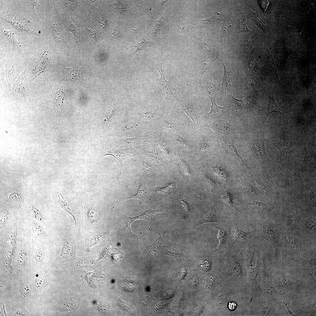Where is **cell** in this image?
Masks as SVG:
<instances>
[{
  "label": "cell",
  "mask_w": 316,
  "mask_h": 316,
  "mask_svg": "<svg viewBox=\"0 0 316 316\" xmlns=\"http://www.w3.org/2000/svg\"><path fill=\"white\" fill-rule=\"evenodd\" d=\"M160 127L169 134L176 133L187 137H191L197 130L191 120L172 115L162 121Z\"/></svg>",
  "instance_id": "1"
},
{
  "label": "cell",
  "mask_w": 316,
  "mask_h": 316,
  "mask_svg": "<svg viewBox=\"0 0 316 316\" xmlns=\"http://www.w3.org/2000/svg\"><path fill=\"white\" fill-rule=\"evenodd\" d=\"M265 142L264 134L261 129L247 145L253 156L263 162L269 160L265 151Z\"/></svg>",
  "instance_id": "2"
},
{
  "label": "cell",
  "mask_w": 316,
  "mask_h": 316,
  "mask_svg": "<svg viewBox=\"0 0 316 316\" xmlns=\"http://www.w3.org/2000/svg\"><path fill=\"white\" fill-rule=\"evenodd\" d=\"M50 100L54 107L57 117V123L59 122L63 102L65 96L64 89L62 85L56 84L50 94Z\"/></svg>",
  "instance_id": "3"
},
{
  "label": "cell",
  "mask_w": 316,
  "mask_h": 316,
  "mask_svg": "<svg viewBox=\"0 0 316 316\" xmlns=\"http://www.w3.org/2000/svg\"><path fill=\"white\" fill-rule=\"evenodd\" d=\"M262 236L269 241L276 251H278L281 245V239L277 229L274 224L268 223L262 227Z\"/></svg>",
  "instance_id": "4"
},
{
  "label": "cell",
  "mask_w": 316,
  "mask_h": 316,
  "mask_svg": "<svg viewBox=\"0 0 316 316\" xmlns=\"http://www.w3.org/2000/svg\"><path fill=\"white\" fill-rule=\"evenodd\" d=\"M12 90L15 94H19L25 97L30 95L28 74L26 70L21 73L13 84Z\"/></svg>",
  "instance_id": "5"
},
{
  "label": "cell",
  "mask_w": 316,
  "mask_h": 316,
  "mask_svg": "<svg viewBox=\"0 0 316 316\" xmlns=\"http://www.w3.org/2000/svg\"><path fill=\"white\" fill-rule=\"evenodd\" d=\"M169 135L175 149L180 150L194 148L192 136L185 137L176 133H172Z\"/></svg>",
  "instance_id": "6"
},
{
  "label": "cell",
  "mask_w": 316,
  "mask_h": 316,
  "mask_svg": "<svg viewBox=\"0 0 316 316\" xmlns=\"http://www.w3.org/2000/svg\"><path fill=\"white\" fill-rule=\"evenodd\" d=\"M164 212H168L167 210L165 209L154 210L150 209L146 210L143 214L135 217H126L123 219L126 225L125 230L129 232L133 236H136L131 231L130 227L131 224L134 221L139 219L149 220L151 219L157 213Z\"/></svg>",
  "instance_id": "7"
},
{
  "label": "cell",
  "mask_w": 316,
  "mask_h": 316,
  "mask_svg": "<svg viewBox=\"0 0 316 316\" xmlns=\"http://www.w3.org/2000/svg\"><path fill=\"white\" fill-rule=\"evenodd\" d=\"M155 138V140L167 158L171 160L170 152L172 149L175 148L171 140L169 134L168 133L167 134H164L159 132L157 133Z\"/></svg>",
  "instance_id": "8"
},
{
  "label": "cell",
  "mask_w": 316,
  "mask_h": 316,
  "mask_svg": "<svg viewBox=\"0 0 316 316\" xmlns=\"http://www.w3.org/2000/svg\"><path fill=\"white\" fill-rule=\"evenodd\" d=\"M11 24L16 29L20 31L36 34L37 31L36 26L32 24L30 21L22 20L18 18L11 19L10 20H5Z\"/></svg>",
  "instance_id": "9"
},
{
  "label": "cell",
  "mask_w": 316,
  "mask_h": 316,
  "mask_svg": "<svg viewBox=\"0 0 316 316\" xmlns=\"http://www.w3.org/2000/svg\"><path fill=\"white\" fill-rule=\"evenodd\" d=\"M139 184L136 194L131 195L128 199H138L148 204L150 200L151 195L146 186L145 180L139 176Z\"/></svg>",
  "instance_id": "10"
},
{
  "label": "cell",
  "mask_w": 316,
  "mask_h": 316,
  "mask_svg": "<svg viewBox=\"0 0 316 316\" xmlns=\"http://www.w3.org/2000/svg\"><path fill=\"white\" fill-rule=\"evenodd\" d=\"M178 106L191 119L196 130L200 129L201 126L200 117L197 111L193 107L184 101L180 100H178Z\"/></svg>",
  "instance_id": "11"
},
{
  "label": "cell",
  "mask_w": 316,
  "mask_h": 316,
  "mask_svg": "<svg viewBox=\"0 0 316 316\" xmlns=\"http://www.w3.org/2000/svg\"><path fill=\"white\" fill-rule=\"evenodd\" d=\"M162 63H159L157 65V70L160 74L159 83L163 90L166 100L169 103L171 100L172 95L175 97L172 91H176L171 83L166 79L162 69Z\"/></svg>",
  "instance_id": "12"
},
{
  "label": "cell",
  "mask_w": 316,
  "mask_h": 316,
  "mask_svg": "<svg viewBox=\"0 0 316 316\" xmlns=\"http://www.w3.org/2000/svg\"><path fill=\"white\" fill-rule=\"evenodd\" d=\"M272 145L280 152L281 164L285 167L289 168V154L290 147L288 143L284 141L276 142L273 141Z\"/></svg>",
  "instance_id": "13"
},
{
  "label": "cell",
  "mask_w": 316,
  "mask_h": 316,
  "mask_svg": "<svg viewBox=\"0 0 316 316\" xmlns=\"http://www.w3.org/2000/svg\"><path fill=\"white\" fill-rule=\"evenodd\" d=\"M50 23L51 34L54 40L55 45L62 50H65L66 43L62 32L55 22L51 21Z\"/></svg>",
  "instance_id": "14"
},
{
  "label": "cell",
  "mask_w": 316,
  "mask_h": 316,
  "mask_svg": "<svg viewBox=\"0 0 316 316\" xmlns=\"http://www.w3.org/2000/svg\"><path fill=\"white\" fill-rule=\"evenodd\" d=\"M221 139L225 144L230 155L243 166L248 169H250V168L245 164L243 158L238 153L235 146V143L232 138L228 137L225 138L224 136H222Z\"/></svg>",
  "instance_id": "15"
},
{
  "label": "cell",
  "mask_w": 316,
  "mask_h": 316,
  "mask_svg": "<svg viewBox=\"0 0 316 316\" xmlns=\"http://www.w3.org/2000/svg\"><path fill=\"white\" fill-rule=\"evenodd\" d=\"M104 153L105 154L104 156L107 155H111L114 157L120 162L121 167L119 174L118 178L119 179L121 174L123 162L127 159L133 157L132 152L127 149H119L110 150L107 151Z\"/></svg>",
  "instance_id": "16"
},
{
  "label": "cell",
  "mask_w": 316,
  "mask_h": 316,
  "mask_svg": "<svg viewBox=\"0 0 316 316\" xmlns=\"http://www.w3.org/2000/svg\"><path fill=\"white\" fill-rule=\"evenodd\" d=\"M154 43L146 40L139 32L135 35V38L131 44V51L134 52H137L152 45Z\"/></svg>",
  "instance_id": "17"
},
{
  "label": "cell",
  "mask_w": 316,
  "mask_h": 316,
  "mask_svg": "<svg viewBox=\"0 0 316 316\" xmlns=\"http://www.w3.org/2000/svg\"><path fill=\"white\" fill-rule=\"evenodd\" d=\"M285 223L287 229L292 234L297 236L300 234L301 231L299 221L296 217L291 215L288 216L286 218Z\"/></svg>",
  "instance_id": "18"
},
{
  "label": "cell",
  "mask_w": 316,
  "mask_h": 316,
  "mask_svg": "<svg viewBox=\"0 0 316 316\" xmlns=\"http://www.w3.org/2000/svg\"><path fill=\"white\" fill-rule=\"evenodd\" d=\"M211 100L212 102L211 110L207 114L209 117L219 116H221L224 111V107L218 106L216 102V95L213 96H207Z\"/></svg>",
  "instance_id": "19"
},
{
  "label": "cell",
  "mask_w": 316,
  "mask_h": 316,
  "mask_svg": "<svg viewBox=\"0 0 316 316\" xmlns=\"http://www.w3.org/2000/svg\"><path fill=\"white\" fill-rule=\"evenodd\" d=\"M269 102L267 108V113L263 124L265 122L268 116L271 113L274 112H279L283 115L284 113L279 108L276 102L273 95L270 93L269 94Z\"/></svg>",
  "instance_id": "20"
},
{
  "label": "cell",
  "mask_w": 316,
  "mask_h": 316,
  "mask_svg": "<svg viewBox=\"0 0 316 316\" xmlns=\"http://www.w3.org/2000/svg\"><path fill=\"white\" fill-rule=\"evenodd\" d=\"M305 156L301 165V168L303 170H310L314 168L315 166V157L309 154L305 150Z\"/></svg>",
  "instance_id": "21"
},
{
  "label": "cell",
  "mask_w": 316,
  "mask_h": 316,
  "mask_svg": "<svg viewBox=\"0 0 316 316\" xmlns=\"http://www.w3.org/2000/svg\"><path fill=\"white\" fill-rule=\"evenodd\" d=\"M209 222L219 223L216 214L212 211H210L202 216L198 220L196 226Z\"/></svg>",
  "instance_id": "22"
},
{
  "label": "cell",
  "mask_w": 316,
  "mask_h": 316,
  "mask_svg": "<svg viewBox=\"0 0 316 316\" xmlns=\"http://www.w3.org/2000/svg\"><path fill=\"white\" fill-rule=\"evenodd\" d=\"M247 204L251 208L257 212L261 216L265 214L267 210L266 205L262 202L257 201H254L248 203Z\"/></svg>",
  "instance_id": "23"
},
{
  "label": "cell",
  "mask_w": 316,
  "mask_h": 316,
  "mask_svg": "<svg viewBox=\"0 0 316 316\" xmlns=\"http://www.w3.org/2000/svg\"><path fill=\"white\" fill-rule=\"evenodd\" d=\"M217 228L219 230L218 239L220 242L217 249H220L226 244L228 241V234L225 228L220 227H217Z\"/></svg>",
  "instance_id": "24"
},
{
  "label": "cell",
  "mask_w": 316,
  "mask_h": 316,
  "mask_svg": "<svg viewBox=\"0 0 316 316\" xmlns=\"http://www.w3.org/2000/svg\"><path fill=\"white\" fill-rule=\"evenodd\" d=\"M46 55H44V54H43L40 56L39 59L35 63L33 70V71L37 72L36 73L37 75V71L39 72L40 73L41 72H43L44 70H45L44 69L46 68Z\"/></svg>",
  "instance_id": "25"
},
{
  "label": "cell",
  "mask_w": 316,
  "mask_h": 316,
  "mask_svg": "<svg viewBox=\"0 0 316 316\" xmlns=\"http://www.w3.org/2000/svg\"><path fill=\"white\" fill-rule=\"evenodd\" d=\"M59 202L60 203L62 207L66 211L69 213L73 217L74 219L75 223L76 219L75 217V214L72 205L68 201L64 199L62 196L61 195V197H60L59 194Z\"/></svg>",
  "instance_id": "26"
},
{
  "label": "cell",
  "mask_w": 316,
  "mask_h": 316,
  "mask_svg": "<svg viewBox=\"0 0 316 316\" xmlns=\"http://www.w3.org/2000/svg\"><path fill=\"white\" fill-rule=\"evenodd\" d=\"M212 171L219 176L225 181H227L229 176L227 172L224 169L217 166L211 167Z\"/></svg>",
  "instance_id": "27"
},
{
  "label": "cell",
  "mask_w": 316,
  "mask_h": 316,
  "mask_svg": "<svg viewBox=\"0 0 316 316\" xmlns=\"http://www.w3.org/2000/svg\"><path fill=\"white\" fill-rule=\"evenodd\" d=\"M56 12L57 13V18L58 21L66 27L69 31L72 32L75 35V37L76 38V33L74 25L70 20L64 19L61 18L60 16H59L57 11H56Z\"/></svg>",
  "instance_id": "28"
},
{
  "label": "cell",
  "mask_w": 316,
  "mask_h": 316,
  "mask_svg": "<svg viewBox=\"0 0 316 316\" xmlns=\"http://www.w3.org/2000/svg\"><path fill=\"white\" fill-rule=\"evenodd\" d=\"M284 241L286 245L292 246L293 247L299 248L300 247L301 243L300 241L296 238L285 235L283 236Z\"/></svg>",
  "instance_id": "29"
},
{
  "label": "cell",
  "mask_w": 316,
  "mask_h": 316,
  "mask_svg": "<svg viewBox=\"0 0 316 316\" xmlns=\"http://www.w3.org/2000/svg\"><path fill=\"white\" fill-rule=\"evenodd\" d=\"M224 75L223 77L222 87L227 90L228 93L231 92V81L230 75L227 72L224 67Z\"/></svg>",
  "instance_id": "30"
},
{
  "label": "cell",
  "mask_w": 316,
  "mask_h": 316,
  "mask_svg": "<svg viewBox=\"0 0 316 316\" xmlns=\"http://www.w3.org/2000/svg\"><path fill=\"white\" fill-rule=\"evenodd\" d=\"M208 126L216 131L219 132L231 130L230 127L224 124L220 123H211L208 125Z\"/></svg>",
  "instance_id": "31"
},
{
  "label": "cell",
  "mask_w": 316,
  "mask_h": 316,
  "mask_svg": "<svg viewBox=\"0 0 316 316\" xmlns=\"http://www.w3.org/2000/svg\"><path fill=\"white\" fill-rule=\"evenodd\" d=\"M229 97L233 100L235 104L241 109H245L248 106V100L246 99L239 100L234 98L231 92L228 93Z\"/></svg>",
  "instance_id": "32"
},
{
  "label": "cell",
  "mask_w": 316,
  "mask_h": 316,
  "mask_svg": "<svg viewBox=\"0 0 316 316\" xmlns=\"http://www.w3.org/2000/svg\"><path fill=\"white\" fill-rule=\"evenodd\" d=\"M30 221L35 231L41 236L46 237L47 233L42 226L35 220L30 219Z\"/></svg>",
  "instance_id": "33"
},
{
  "label": "cell",
  "mask_w": 316,
  "mask_h": 316,
  "mask_svg": "<svg viewBox=\"0 0 316 316\" xmlns=\"http://www.w3.org/2000/svg\"><path fill=\"white\" fill-rule=\"evenodd\" d=\"M147 154L149 158L153 162L157 164L164 163L158 153L154 149L148 151Z\"/></svg>",
  "instance_id": "34"
},
{
  "label": "cell",
  "mask_w": 316,
  "mask_h": 316,
  "mask_svg": "<svg viewBox=\"0 0 316 316\" xmlns=\"http://www.w3.org/2000/svg\"><path fill=\"white\" fill-rule=\"evenodd\" d=\"M31 209L33 217L43 223H45V218L40 211L33 206H31Z\"/></svg>",
  "instance_id": "35"
},
{
  "label": "cell",
  "mask_w": 316,
  "mask_h": 316,
  "mask_svg": "<svg viewBox=\"0 0 316 316\" xmlns=\"http://www.w3.org/2000/svg\"><path fill=\"white\" fill-rule=\"evenodd\" d=\"M251 232H247L243 231L236 227L235 229V235L236 238L240 241L246 240Z\"/></svg>",
  "instance_id": "36"
},
{
  "label": "cell",
  "mask_w": 316,
  "mask_h": 316,
  "mask_svg": "<svg viewBox=\"0 0 316 316\" xmlns=\"http://www.w3.org/2000/svg\"><path fill=\"white\" fill-rule=\"evenodd\" d=\"M180 166L182 170L186 175L188 176H190L191 171L189 164L181 157H180Z\"/></svg>",
  "instance_id": "37"
},
{
  "label": "cell",
  "mask_w": 316,
  "mask_h": 316,
  "mask_svg": "<svg viewBox=\"0 0 316 316\" xmlns=\"http://www.w3.org/2000/svg\"><path fill=\"white\" fill-rule=\"evenodd\" d=\"M138 125L134 121H129L124 124L121 128V132H125L130 130L135 129L138 128Z\"/></svg>",
  "instance_id": "38"
},
{
  "label": "cell",
  "mask_w": 316,
  "mask_h": 316,
  "mask_svg": "<svg viewBox=\"0 0 316 316\" xmlns=\"http://www.w3.org/2000/svg\"><path fill=\"white\" fill-rule=\"evenodd\" d=\"M87 214L89 219L92 222L97 221L99 219V214L95 210L90 209L88 212Z\"/></svg>",
  "instance_id": "39"
},
{
  "label": "cell",
  "mask_w": 316,
  "mask_h": 316,
  "mask_svg": "<svg viewBox=\"0 0 316 316\" xmlns=\"http://www.w3.org/2000/svg\"><path fill=\"white\" fill-rule=\"evenodd\" d=\"M176 183V181L174 180L165 186L160 188L158 190V191L161 193H166L169 192L175 188Z\"/></svg>",
  "instance_id": "40"
},
{
  "label": "cell",
  "mask_w": 316,
  "mask_h": 316,
  "mask_svg": "<svg viewBox=\"0 0 316 316\" xmlns=\"http://www.w3.org/2000/svg\"><path fill=\"white\" fill-rule=\"evenodd\" d=\"M30 290V287L29 284H24L20 286L19 291L20 296L25 298L29 293Z\"/></svg>",
  "instance_id": "41"
},
{
  "label": "cell",
  "mask_w": 316,
  "mask_h": 316,
  "mask_svg": "<svg viewBox=\"0 0 316 316\" xmlns=\"http://www.w3.org/2000/svg\"><path fill=\"white\" fill-rule=\"evenodd\" d=\"M221 195L223 199L226 203L231 206H233V197L230 193L225 191Z\"/></svg>",
  "instance_id": "42"
},
{
  "label": "cell",
  "mask_w": 316,
  "mask_h": 316,
  "mask_svg": "<svg viewBox=\"0 0 316 316\" xmlns=\"http://www.w3.org/2000/svg\"><path fill=\"white\" fill-rule=\"evenodd\" d=\"M110 33L111 37L114 38H121L122 36L121 30L114 25L112 26Z\"/></svg>",
  "instance_id": "43"
},
{
  "label": "cell",
  "mask_w": 316,
  "mask_h": 316,
  "mask_svg": "<svg viewBox=\"0 0 316 316\" xmlns=\"http://www.w3.org/2000/svg\"><path fill=\"white\" fill-rule=\"evenodd\" d=\"M245 258L246 263H251L254 254L253 251L251 248L248 247L245 249Z\"/></svg>",
  "instance_id": "44"
},
{
  "label": "cell",
  "mask_w": 316,
  "mask_h": 316,
  "mask_svg": "<svg viewBox=\"0 0 316 316\" xmlns=\"http://www.w3.org/2000/svg\"><path fill=\"white\" fill-rule=\"evenodd\" d=\"M97 19L100 26L103 29H105L107 25V20L104 17L99 10L97 16Z\"/></svg>",
  "instance_id": "45"
},
{
  "label": "cell",
  "mask_w": 316,
  "mask_h": 316,
  "mask_svg": "<svg viewBox=\"0 0 316 316\" xmlns=\"http://www.w3.org/2000/svg\"><path fill=\"white\" fill-rule=\"evenodd\" d=\"M117 108V106L116 105L114 104L112 107L111 108L108 112L106 114V118L104 121V122L111 121L113 114L116 110Z\"/></svg>",
  "instance_id": "46"
},
{
  "label": "cell",
  "mask_w": 316,
  "mask_h": 316,
  "mask_svg": "<svg viewBox=\"0 0 316 316\" xmlns=\"http://www.w3.org/2000/svg\"><path fill=\"white\" fill-rule=\"evenodd\" d=\"M5 35L6 36L8 40L12 44H17L18 43L16 40L15 36L13 32L10 31L4 32Z\"/></svg>",
  "instance_id": "47"
},
{
  "label": "cell",
  "mask_w": 316,
  "mask_h": 316,
  "mask_svg": "<svg viewBox=\"0 0 316 316\" xmlns=\"http://www.w3.org/2000/svg\"><path fill=\"white\" fill-rule=\"evenodd\" d=\"M139 115L140 117L147 120H151L154 119L155 116L154 113L150 111L139 114Z\"/></svg>",
  "instance_id": "48"
},
{
  "label": "cell",
  "mask_w": 316,
  "mask_h": 316,
  "mask_svg": "<svg viewBox=\"0 0 316 316\" xmlns=\"http://www.w3.org/2000/svg\"><path fill=\"white\" fill-rule=\"evenodd\" d=\"M178 203L180 206L187 213H189L190 212L189 208L188 203L184 200L182 198L181 195L179 198Z\"/></svg>",
  "instance_id": "49"
},
{
  "label": "cell",
  "mask_w": 316,
  "mask_h": 316,
  "mask_svg": "<svg viewBox=\"0 0 316 316\" xmlns=\"http://www.w3.org/2000/svg\"><path fill=\"white\" fill-rule=\"evenodd\" d=\"M158 20L154 21L153 23V26L152 27V31L153 33L156 34L157 31L159 30L161 27L162 26L161 23V20Z\"/></svg>",
  "instance_id": "50"
},
{
  "label": "cell",
  "mask_w": 316,
  "mask_h": 316,
  "mask_svg": "<svg viewBox=\"0 0 316 316\" xmlns=\"http://www.w3.org/2000/svg\"><path fill=\"white\" fill-rule=\"evenodd\" d=\"M26 253L23 250L20 251L18 257V261L20 264H24L26 259Z\"/></svg>",
  "instance_id": "51"
},
{
  "label": "cell",
  "mask_w": 316,
  "mask_h": 316,
  "mask_svg": "<svg viewBox=\"0 0 316 316\" xmlns=\"http://www.w3.org/2000/svg\"><path fill=\"white\" fill-rule=\"evenodd\" d=\"M205 180L206 183L211 188H214L216 187L215 183L212 179L206 176L205 177Z\"/></svg>",
  "instance_id": "52"
},
{
  "label": "cell",
  "mask_w": 316,
  "mask_h": 316,
  "mask_svg": "<svg viewBox=\"0 0 316 316\" xmlns=\"http://www.w3.org/2000/svg\"><path fill=\"white\" fill-rule=\"evenodd\" d=\"M43 258V253L40 250H38L36 252L35 258L38 262H42Z\"/></svg>",
  "instance_id": "53"
},
{
  "label": "cell",
  "mask_w": 316,
  "mask_h": 316,
  "mask_svg": "<svg viewBox=\"0 0 316 316\" xmlns=\"http://www.w3.org/2000/svg\"><path fill=\"white\" fill-rule=\"evenodd\" d=\"M86 28L91 39L95 41H97V34L95 32L90 28L87 27Z\"/></svg>",
  "instance_id": "54"
},
{
  "label": "cell",
  "mask_w": 316,
  "mask_h": 316,
  "mask_svg": "<svg viewBox=\"0 0 316 316\" xmlns=\"http://www.w3.org/2000/svg\"><path fill=\"white\" fill-rule=\"evenodd\" d=\"M239 29L241 31H247L249 30L247 28L246 24V21L244 18V20H242V21L239 23Z\"/></svg>",
  "instance_id": "55"
},
{
  "label": "cell",
  "mask_w": 316,
  "mask_h": 316,
  "mask_svg": "<svg viewBox=\"0 0 316 316\" xmlns=\"http://www.w3.org/2000/svg\"><path fill=\"white\" fill-rule=\"evenodd\" d=\"M259 4L261 6L263 10L265 11L266 10L269 5V2L267 0H261L259 1Z\"/></svg>",
  "instance_id": "56"
},
{
  "label": "cell",
  "mask_w": 316,
  "mask_h": 316,
  "mask_svg": "<svg viewBox=\"0 0 316 316\" xmlns=\"http://www.w3.org/2000/svg\"><path fill=\"white\" fill-rule=\"evenodd\" d=\"M9 217L8 213L6 212L3 213L1 219V225L5 224L7 221Z\"/></svg>",
  "instance_id": "57"
},
{
  "label": "cell",
  "mask_w": 316,
  "mask_h": 316,
  "mask_svg": "<svg viewBox=\"0 0 316 316\" xmlns=\"http://www.w3.org/2000/svg\"><path fill=\"white\" fill-rule=\"evenodd\" d=\"M42 279L41 277H39L37 278L35 282L36 287L37 288L40 287L42 285Z\"/></svg>",
  "instance_id": "58"
},
{
  "label": "cell",
  "mask_w": 316,
  "mask_h": 316,
  "mask_svg": "<svg viewBox=\"0 0 316 316\" xmlns=\"http://www.w3.org/2000/svg\"><path fill=\"white\" fill-rule=\"evenodd\" d=\"M315 221H313V220H309L308 221V223L307 224V227L308 228L310 229L312 228L313 227H315Z\"/></svg>",
  "instance_id": "59"
},
{
  "label": "cell",
  "mask_w": 316,
  "mask_h": 316,
  "mask_svg": "<svg viewBox=\"0 0 316 316\" xmlns=\"http://www.w3.org/2000/svg\"><path fill=\"white\" fill-rule=\"evenodd\" d=\"M236 307V304L234 302H229V308L231 310H234Z\"/></svg>",
  "instance_id": "60"
}]
</instances>
